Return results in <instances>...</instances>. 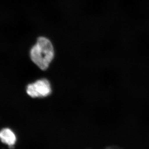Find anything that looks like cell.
Listing matches in <instances>:
<instances>
[{"mask_svg":"<svg viewBox=\"0 0 149 149\" xmlns=\"http://www.w3.org/2000/svg\"><path fill=\"white\" fill-rule=\"evenodd\" d=\"M32 61L42 70L48 68L54 56L53 47L47 38L40 37L30 52Z\"/></svg>","mask_w":149,"mask_h":149,"instance_id":"cell-1","label":"cell"},{"mask_svg":"<svg viewBox=\"0 0 149 149\" xmlns=\"http://www.w3.org/2000/svg\"><path fill=\"white\" fill-rule=\"evenodd\" d=\"M27 93L33 98L46 97L51 93L50 85L46 79L38 80L27 86Z\"/></svg>","mask_w":149,"mask_h":149,"instance_id":"cell-2","label":"cell"},{"mask_svg":"<svg viewBox=\"0 0 149 149\" xmlns=\"http://www.w3.org/2000/svg\"><path fill=\"white\" fill-rule=\"evenodd\" d=\"M1 141L9 146H12L16 142V137L13 132L8 128H4L0 133Z\"/></svg>","mask_w":149,"mask_h":149,"instance_id":"cell-3","label":"cell"}]
</instances>
